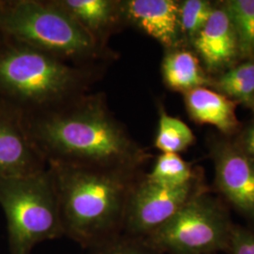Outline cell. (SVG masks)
Returning a JSON list of instances; mask_svg holds the SVG:
<instances>
[{
    "label": "cell",
    "instance_id": "obj_15",
    "mask_svg": "<svg viewBox=\"0 0 254 254\" xmlns=\"http://www.w3.org/2000/svg\"><path fill=\"white\" fill-rule=\"evenodd\" d=\"M213 86L228 98L254 107V62L230 68Z\"/></svg>",
    "mask_w": 254,
    "mask_h": 254
},
{
    "label": "cell",
    "instance_id": "obj_14",
    "mask_svg": "<svg viewBox=\"0 0 254 254\" xmlns=\"http://www.w3.org/2000/svg\"><path fill=\"white\" fill-rule=\"evenodd\" d=\"M162 75L169 89L183 93L213 85L203 72L198 58L181 47L168 50L162 62Z\"/></svg>",
    "mask_w": 254,
    "mask_h": 254
},
{
    "label": "cell",
    "instance_id": "obj_1",
    "mask_svg": "<svg viewBox=\"0 0 254 254\" xmlns=\"http://www.w3.org/2000/svg\"><path fill=\"white\" fill-rule=\"evenodd\" d=\"M24 114L27 132L47 164L139 170L150 157L110 110L103 92Z\"/></svg>",
    "mask_w": 254,
    "mask_h": 254
},
{
    "label": "cell",
    "instance_id": "obj_19",
    "mask_svg": "<svg viewBox=\"0 0 254 254\" xmlns=\"http://www.w3.org/2000/svg\"><path fill=\"white\" fill-rule=\"evenodd\" d=\"M214 8L208 1L187 0L180 4V31L182 40L192 41L205 27Z\"/></svg>",
    "mask_w": 254,
    "mask_h": 254
},
{
    "label": "cell",
    "instance_id": "obj_10",
    "mask_svg": "<svg viewBox=\"0 0 254 254\" xmlns=\"http://www.w3.org/2000/svg\"><path fill=\"white\" fill-rule=\"evenodd\" d=\"M180 4L175 0H122L127 26L154 38L168 50L180 47Z\"/></svg>",
    "mask_w": 254,
    "mask_h": 254
},
{
    "label": "cell",
    "instance_id": "obj_11",
    "mask_svg": "<svg viewBox=\"0 0 254 254\" xmlns=\"http://www.w3.org/2000/svg\"><path fill=\"white\" fill-rule=\"evenodd\" d=\"M191 42L209 73L232 68L241 57L236 29L224 8H214L205 27Z\"/></svg>",
    "mask_w": 254,
    "mask_h": 254
},
{
    "label": "cell",
    "instance_id": "obj_5",
    "mask_svg": "<svg viewBox=\"0 0 254 254\" xmlns=\"http://www.w3.org/2000/svg\"><path fill=\"white\" fill-rule=\"evenodd\" d=\"M0 206L8 228L9 254H32L39 243L64 236L52 174L0 179Z\"/></svg>",
    "mask_w": 254,
    "mask_h": 254
},
{
    "label": "cell",
    "instance_id": "obj_9",
    "mask_svg": "<svg viewBox=\"0 0 254 254\" xmlns=\"http://www.w3.org/2000/svg\"><path fill=\"white\" fill-rule=\"evenodd\" d=\"M216 186L238 213L254 225V159L236 144L214 153Z\"/></svg>",
    "mask_w": 254,
    "mask_h": 254
},
{
    "label": "cell",
    "instance_id": "obj_3",
    "mask_svg": "<svg viewBox=\"0 0 254 254\" xmlns=\"http://www.w3.org/2000/svg\"><path fill=\"white\" fill-rule=\"evenodd\" d=\"M103 68L68 64L7 39L0 46V98L24 112L54 107L89 92Z\"/></svg>",
    "mask_w": 254,
    "mask_h": 254
},
{
    "label": "cell",
    "instance_id": "obj_17",
    "mask_svg": "<svg viewBox=\"0 0 254 254\" xmlns=\"http://www.w3.org/2000/svg\"><path fill=\"white\" fill-rule=\"evenodd\" d=\"M148 180L167 188H178L194 181L197 177L190 164L178 154H160L152 172L146 174Z\"/></svg>",
    "mask_w": 254,
    "mask_h": 254
},
{
    "label": "cell",
    "instance_id": "obj_8",
    "mask_svg": "<svg viewBox=\"0 0 254 254\" xmlns=\"http://www.w3.org/2000/svg\"><path fill=\"white\" fill-rule=\"evenodd\" d=\"M46 169V158L27 132L23 109L0 98V179L30 176Z\"/></svg>",
    "mask_w": 254,
    "mask_h": 254
},
{
    "label": "cell",
    "instance_id": "obj_4",
    "mask_svg": "<svg viewBox=\"0 0 254 254\" xmlns=\"http://www.w3.org/2000/svg\"><path fill=\"white\" fill-rule=\"evenodd\" d=\"M0 27L9 39L68 64L103 68L118 59L52 0H0Z\"/></svg>",
    "mask_w": 254,
    "mask_h": 254
},
{
    "label": "cell",
    "instance_id": "obj_20",
    "mask_svg": "<svg viewBox=\"0 0 254 254\" xmlns=\"http://www.w3.org/2000/svg\"><path fill=\"white\" fill-rule=\"evenodd\" d=\"M92 254H160L142 238L120 235L93 249Z\"/></svg>",
    "mask_w": 254,
    "mask_h": 254
},
{
    "label": "cell",
    "instance_id": "obj_22",
    "mask_svg": "<svg viewBox=\"0 0 254 254\" xmlns=\"http://www.w3.org/2000/svg\"><path fill=\"white\" fill-rule=\"evenodd\" d=\"M239 146L246 154L254 159V124L246 129Z\"/></svg>",
    "mask_w": 254,
    "mask_h": 254
},
{
    "label": "cell",
    "instance_id": "obj_21",
    "mask_svg": "<svg viewBox=\"0 0 254 254\" xmlns=\"http://www.w3.org/2000/svg\"><path fill=\"white\" fill-rule=\"evenodd\" d=\"M229 254H254V232L247 228L234 225Z\"/></svg>",
    "mask_w": 254,
    "mask_h": 254
},
{
    "label": "cell",
    "instance_id": "obj_12",
    "mask_svg": "<svg viewBox=\"0 0 254 254\" xmlns=\"http://www.w3.org/2000/svg\"><path fill=\"white\" fill-rule=\"evenodd\" d=\"M99 45L109 47V39L127 27L122 0H52Z\"/></svg>",
    "mask_w": 254,
    "mask_h": 254
},
{
    "label": "cell",
    "instance_id": "obj_7",
    "mask_svg": "<svg viewBox=\"0 0 254 254\" xmlns=\"http://www.w3.org/2000/svg\"><path fill=\"white\" fill-rule=\"evenodd\" d=\"M203 190L198 178L183 187L167 188L140 175L127 201L124 235L142 239L150 236Z\"/></svg>",
    "mask_w": 254,
    "mask_h": 254
},
{
    "label": "cell",
    "instance_id": "obj_16",
    "mask_svg": "<svg viewBox=\"0 0 254 254\" xmlns=\"http://www.w3.org/2000/svg\"><path fill=\"white\" fill-rule=\"evenodd\" d=\"M195 141V136L190 127L180 119L169 115L161 107L154 146L162 154H179Z\"/></svg>",
    "mask_w": 254,
    "mask_h": 254
},
{
    "label": "cell",
    "instance_id": "obj_2",
    "mask_svg": "<svg viewBox=\"0 0 254 254\" xmlns=\"http://www.w3.org/2000/svg\"><path fill=\"white\" fill-rule=\"evenodd\" d=\"M64 236L94 249L122 235L139 170L48 163Z\"/></svg>",
    "mask_w": 254,
    "mask_h": 254
},
{
    "label": "cell",
    "instance_id": "obj_18",
    "mask_svg": "<svg viewBox=\"0 0 254 254\" xmlns=\"http://www.w3.org/2000/svg\"><path fill=\"white\" fill-rule=\"evenodd\" d=\"M224 9L232 20L238 39L240 56L254 57V0H231Z\"/></svg>",
    "mask_w": 254,
    "mask_h": 254
},
{
    "label": "cell",
    "instance_id": "obj_23",
    "mask_svg": "<svg viewBox=\"0 0 254 254\" xmlns=\"http://www.w3.org/2000/svg\"><path fill=\"white\" fill-rule=\"evenodd\" d=\"M7 39H8V37L4 34V32L2 31V29H1V27H0V46H1Z\"/></svg>",
    "mask_w": 254,
    "mask_h": 254
},
{
    "label": "cell",
    "instance_id": "obj_6",
    "mask_svg": "<svg viewBox=\"0 0 254 254\" xmlns=\"http://www.w3.org/2000/svg\"><path fill=\"white\" fill-rule=\"evenodd\" d=\"M234 225L220 202L203 190L143 239L160 254H216L228 252Z\"/></svg>",
    "mask_w": 254,
    "mask_h": 254
},
{
    "label": "cell",
    "instance_id": "obj_13",
    "mask_svg": "<svg viewBox=\"0 0 254 254\" xmlns=\"http://www.w3.org/2000/svg\"><path fill=\"white\" fill-rule=\"evenodd\" d=\"M184 94L187 110L194 122L214 126L224 134H233L237 130V102L206 88H197Z\"/></svg>",
    "mask_w": 254,
    "mask_h": 254
}]
</instances>
